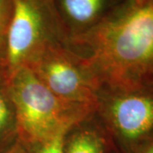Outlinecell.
Returning a JSON list of instances; mask_svg holds the SVG:
<instances>
[{
	"mask_svg": "<svg viewBox=\"0 0 153 153\" xmlns=\"http://www.w3.org/2000/svg\"><path fill=\"white\" fill-rule=\"evenodd\" d=\"M67 46L99 90H153V0H125Z\"/></svg>",
	"mask_w": 153,
	"mask_h": 153,
	"instance_id": "6da1fadb",
	"label": "cell"
},
{
	"mask_svg": "<svg viewBox=\"0 0 153 153\" xmlns=\"http://www.w3.org/2000/svg\"><path fill=\"white\" fill-rule=\"evenodd\" d=\"M7 74L16 115L18 139L25 145L48 140L62 128L94 114L58 98L27 66Z\"/></svg>",
	"mask_w": 153,
	"mask_h": 153,
	"instance_id": "7a4b0ae2",
	"label": "cell"
},
{
	"mask_svg": "<svg viewBox=\"0 0 153 153\" xmlns=\"http://www.w3.org/2000/svg\"><path fill=\"white\" fill-rule=\"evenodd\" d=\"M11 6L1 57L7 73L27 66L50 46L67 44L53 0H11Z\"/></svg>",
	"mask_w": 153,
	"mask_h": 153,
	"instance_id": "3957f363",
	"label": "cell"
},
{
	"mask_svg": "<svg viewBox=\"0 0 153 153\" xmlns=\"http://www.w3.org/2000/svg\"><path fill=\"white\" fill-rule=\"evenodd\" d=\"M95 115L122 153H134L153 139V90H99Z\"/></svg>",
	"mask_w": 153,
	"mask_h": 153,
	"instance_id": "277c9868",
	"label": "cell"
},
{
	"mask_svg": "<svg viewBox=\"0 0 153 153\" xmlns=\"http://www.w3.org/2000/svg\"><path fill=\"white\" fill-rule=\"evenodd\" d=\"M60 100L95 113L99 88L77 55L66 44L50 46L27 66Z\"/></svg>",
	"mask_w": 153,
	"mask_h": 153,
	"instance_id": "5b68a950",
	"label": "cell"
},
{
	"mask_svg": "<svg viewBox=\"0 0 153 153\" xmlns=\"http://www.w3.org/2000/svg\"><path fill=\"white\" fill-rule=\"evenodd\" d=\"M69 38L84 33L108 16L125 0H53Z\"/></svg>",
	"mask_w": 153,
	"mask_h": 153,
	"instance_id": "8992f818",
	"label": "cell"
},
{
	"mask_svg": "<svg viewBox=\"0 0 153 153\" xmlns=\"http://www.w3.org/2000/svg\"><path fill=\"white\" fill-rule=\"evenodd\" d=\"M111 141L97 116L93 114L66 133L64 153H107Z\"/></svg>",
	"mask_w": 153,
	"mask_h": 153,
	"instance_id": "52a82bcc",
	"label": "cell"
},
{
	"mask_svg": "<svg viewBox=\"0 0 153 153\" xmlns=\"http://www.w3.org/2000/svg\"><path fill=\"white\" fill-rule=\"evenodd\" d=\"M18 139L16 110L8 86V74L0 58V153Z\"/></svg>",
	"mask_w": 153,
	"mask_h": 153,
	"instance_id": "ba28073f",
	"label": "cell"
},
{
	"mask_svg": "<svg viewBox=\"0 0 153 153\" xmlns=\"http://www.w3.org/2000/svg\"><path fill=\"white\" fill-rule=\"evenodd\" d=\"M72 127V126H71ZM71 127H66L44 141L25 145L27 153H64V140Z\"/></svg>",
	"mask_w": 153,
	"mask_h": 153,
	"instance_id": "9c48e42d",
	"label": "cell"
},
{
	"mask_svg": "<svg viewBox=\"0 0 153 153\" xmlns=\"http://www.w3.org/2000/svg\"><path fill=\"white\" fill-rule=\"evenodd\" d=\"M1 153H27V150L24 143L17 139L11 146Z\"/></svg>",
	"mask_w": 153,
	"mask_h": 153,
	"instance_id": "30bf717a",
	"label": "cell"
},
{
	"mask_svg": "<svg viewBox=\"0 0 153 153\" xmlns=\"http://www.w3.org/2000/svg\"><path fill=\"white\" fill-rule=\"evenodd\" d=\"M134 153H153V139L144 144Z\"/></svg>",
	"mask_w": 153,
	"mask_h": 153,
	"instance_id": "8fae6325",
	"label": "cell"
},
{
	"mask_svg": "<svg viewBox=\"0 0 153 153\" xmlns=\"http://www.w3.org/2000/svg\"><path fill=\"white\" fill-rule=\"evenodd\" d=\"M11 7V0H0V16Z\"/></svg>",
	"mask_w": 153,
	"mask_h": 153,
	"instance_id": "7c38bea8",
	"label": "cell"
},
{
	"mask_svg": "<svg viewBox=\"0 0 153 153\" xmlns=\"http://www.w3.org/2000/svg\"><path fill=\"white\" fill-rule=\"evenodd\" d=\"M135 2H136L137 4H142V3H144L146 0H134Z\"/></svg>",
	"mask_w": 153,
	"mask_h": 153,
	"instance_id": "4fadbf2b",
	"label": "cell"
}]
</instances>
